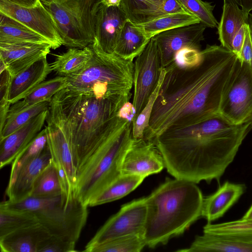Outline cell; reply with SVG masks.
I'll return each mask as SVG.
<instances>
[{
  "instance_id": "6da1fadb",
  "label": "cell",
  "mask_w": 252,
  "mask_h": 252,
  "mask_svg": "<svg viewBox=\"0 0 252 252\" xmlns=\"http://www.w3.org/2000/svg\"><path fill=\"white\" fill-rule=\"evenodd\" d=\"M201 55L193 67L179 68L172 63L165 68L144 139L153 141L169 128L196 124L219 113L238 57L221 45H207Z\"/></svg>"
},
{
  "instance_id": "7a4b0ae2",
  "label": "cell",
  "mask_w": 252,
  "mask_h": 252,
  "mask_svg": "<svg viewBox=\"0 0 252 252\" xmlns=\"http://www.w3.org/2000/svg\"><path fill=\"white\" fill-rule=\"evenodd\" d=\"M252 129V120L231 123L220 113L187 126L171 127L153 142L168 172L196 184L221 178Z\"/></svg>"
},
{
  "instance_id": "3957f363",
  "label": "cell",
  "mask_w": 252,
  "mask_h": 252,
  "mask_svg": "<svg viewBox=\"0 0 252 252\" xmlns=\"http://www.w3.org/2000/svg\"><path fill=\"white\" fill-rule=\"evenodd\" d=\"M146 198L147 215L143 237L149 248L167 244L201 217L204 197L194 182L167 179Z\"/></svg>"
},
{
  "instance_id": "277c9868",
  "label": "cell",
  "mask_w": 252,
  "mask_h": 252,
  "mask_svg": "<svg viewBox=\"0 0 252 252\" xmlns=\"http://www.w3.org/2000/svg\"><path fill=\"white\" fill-rule=\"evenodd\" d=\"M69 126L77 172L115 127L123 105L110 99L64 88L58 92Z\"/></svg>"
},
{
  "instance_id": "5b68a950",
  "label": "cell",
  "mask_w": 252,
  "mask_h": 252,
  "mask_svg": "<svg viewBox=\"0 0 252 252\" xmlns=\"http://www.w3.org/2000/svg\"><path fill=\"white\" fill-rule=\"evenodd\" d=\"M90 46L93 51L92 59L84 69L67 77L66 88L122 105L129 101L133 85V61L105 52L95 41Z\"/></svg>"
},
{
  "instance_id": "8992f818",
  "label": "cell",
  "mask_w": 252,
  "mask_h": 252,
  "mask_svg": "<svg viewBox=\"0 0 252 252\" xmlns=\"http://www.w3.org/2000/svg\"><path fill=\"white\" fill-rule=\"evenodd\" d=\"M133 140L132 123L118 117L113 131L78 170L76 197L88 206L119 177L123 158Z\"/></svg>"
},
{
  "instance_id": "52a82bcc",
  "label": "cell",
  "mask_w": 252,
  "mask_h": 252,
  "mask_svg": "<svg viewBox=\"0 0 252 252\" xmlns=\"http://www.w3.org/2000/svg\"><path fill=\"white\" fill-rule=\"evenodd\" d=\"M48 145L60 180L62 197L66 204L75 197L77 163L71 134L58 93L50 101L46 120Z\"/></svg>"
},
{
  "instance_id": "ba28073f",
  "label": "cell",
  "mask_w": 252,
  "mask_h": 252,
  "mask_svg": "<svg viewBox=\"0 0 252 252\" xmlns=\"http://www.w3.org/2000/svg\"><path fill=\"white\" fill-rule=\"evenodd\" d=\"M56 24L63 45L83 48L92 44L96 17L104 0H40Z\"/></svg>"
},
{
  "instance_id": "9c48e42d",
  "label": "cell",
  "mask_w": 252,
  "mask_h": 252,
  "mask_svg": "<svg viewBox=\"0 0 252 252\" xmlns=\"http://www.w3.org/2000/svg\"><path fill=\"white\" fill-rule=\"evenodd\" d=\"M219 113L235 124L252 120V66L238 58L224 89Z\"/></svg>"
},
{
  "instance_id": "30bf717a",
  "label": "cell",
  "mask_w": 252,
  "mask_h": 252,
  "mask_svg": "<svg viewBox=\"0 0 252 252\" xmlns=\"http://www.w3.org/2000/svg\"><path fill=\"white\" fill-rule=\"evenodd\" d=\"M147 215L146 197L123 205L96 232L85 249L121 237L131 235L143 236Z\"/></svg>"
},
{
  "instance_id": "8fae6325",
  "label": "cell",
  "mask_w": 252,
  "mask_h": 252,
  "mask_svg": "<svg viewBox=\"0 0 252 252\" xmlns=\"http://www.w3.org/2000/svg\"><path fill=\"white\" fill-rule=\"evenodd\" d=\"M88 206L75 197L67 205L35 214L49 234L76 244L88 216Z\"/></svg>"
},
{
  "instance_id": "7c38bea8",
  "label": "cell",
  "mask_w": 252,
  "mask_h": 252,
  "mask_svg": "<svg viewBox=\"0 0 252 252\" xmlns=\"http://www.w3.org/2000/svg\"><path fill=\"white\" fill-rule=\"evenodd\" d=\"M159 52L152 37L134 63L132 104L137 116L156 89L162 70Z\"/></svg>"
},
{
  "instance_id": "4fadbf2b",
  "label": "cell",
  "mask_w": 252,
  "mask_h": 252,
  "mask_svg": "<svg viewBox=\"0 0 252 252\" xmlns=\"http://www.w3.org/2000/svg\"><path fill=\"white\" fill-rule=\"evenodd\" d=\"M0 12L23 24L47 39L52 49L63 45L55 22L40 2L33 7H25L0 0Z\"/></svg>"
},
{
  "instance_id": "5bb4252c",
  "label": "cell",
  "mask_w": 252,
  "mask_h": 252,
  "mask_svg": "<svg viewBox=\"0 0 252 252\" xmlns=\"http://www.w3.org/2000/svg\"><path fill=\"white\" fill-rule=\"evenodd\" d=\"M206 28L200 22L165 31L153 37L159 52L162 68L171 64L176 53L182 48L189 47L200 50Z\"/></svg>"
},
{
  "instance_id": "9a60e30c",
  "label": "cell",
  "mask_w": 252,
  "mask_h": 252,
  "mask_svg": "<svg viewBox=\"0 0 252 252\" xmlns=\"http://www.w3.org/2000/svg\"><path fill=\"white\" fill-rule=\"evenodd\" d=\"M164 167L162 155L153 142L133 138L123 158L121 174L147 177L160 172Z\"/></svg>"
},
{
  "instance_id": "2e32d148",
  "label": "cell",
  "mask_w": 252,
  "mask_h": 252,
  "mask_svg": "<svg viewBox=\"0 0 252 252\" xmlns=\"http://www.w3.org/2000/svg\"><path fill=\"white\" fill-rule=\"evenodd\" d=\"M51 49V45L47 43H0V60L13 77L36 62L47 58Z\"/></svg>"
},
{
  "instance_id": "e0dca14e",
  "label": "cell",
  "mask_w": 252,
  "mask_h": 252,
  "mask_svg": "<svg viewBox=\"0 0 252 252\" xmlns=\"http://www.w3.org/2000/svg\"><path fill=\"white\" fill-rule=\"evenodd\" d=\"M184 252H252V233H211L196 236Z\"/></svg>"
},
{
  "instance_id": "ac0fdd59",
  "label": "cell",
  "mask_w": 252,
  "mask_h": 252,
  "mask_svg": "<svg viewBox=\"0 0 252 252\" xmlns=\"http://www.w3.org/2000/svg\"><path fill=\"white\" fill-rule=\"evenodd\" d=\"M127 18L119 6H107L102 3L98 10L95 26V41L107 53H113Z\"/></svg>"
},
{
  "instance_id": "d6986e66",
  "label": "cell",
  "mask_w": 252,
  "mask_h": 252,
  "mask_svg": "<svg viewBox=\"0 0 252 252\" xmlns=\"http://www.w3.org/2000/svg\"><path fill=\"white\" fill-rule=\"evenodd\" d=\"M46 110L20 128L0 140V168L12 163L16 157L42 129L48 114Z\"/></svg>"
},
{
  "instance_id": "ffe728a7",
  "label": "cell",
  "mask_w": 252,
  "mask_h": 252,
  "mask_svg": "<svg viewBox=\"0 0 252 252\" xmlns=\"http://www.w3.org/2000/svg\"><path fill=\"white\" fill-rule=\"evenodd\" d=\"M51 160L47 144L38 157L23 166L15 177L9 181L5 190L8 200L18 201L30 196L36 180Z\"/></svg>"
},
{
  "instance_id": "44dd1931",
  "label": "cell",
  "mask_w": 252,
  "mask_h": 252,
  "mask_svg": "<svg viewBox=\"0 0 252 252\" xmlns=\"http://www.w3.org/2000/svg\"><path fill=\"white\" fill-rule=\"evenodd\" d=\"M52 70L47 58L40 60L11 77L8 100L13 104L23 99L45 81Z\"/></svg>"
},
{
  "instance_id": "7402d4cb",
  "label": "cell",
  "mask_w": 252,
  "mask_h": 252,
  "mask_svg": "<svg viewBox=\"0 0 252 252\" xmlns=\"http://www.w3.org/2000/svg\"><path fill=\"white\" fill-rule=\"evenodd\" d=\"M245 186L225 182L213 194L204 197L201 217L211 222L221 217L244 193Z\"/></svg>"
},
{
  "instance_id": "603a6c76",
  "label": "cell",
  "mask_w": 252,
  "mask_h": 252,
  "mask_svg": "<svg viewBox=\"0 0 252 252\" xmlns=\"http://www.w3.org/2000/svg\"><path fill=\"white\" fill-rule=\"evenodd\" d=\"M50 234L40 223L26 227L0 238L1 252H38Z\"/></svg>"
},
{
  "instance_id": "cb8c5ba5",
  "label": "cell",
  "mask_w": 252,
  "mask_h": 252,
  "mask_svg": "<svg viewBox=\"0 0 252 252\" xmlns=\"http://www.w3.org/2000/svg\"><path fill=\"white\" fill-rule=\"evenodd\" d=\"M247 15L239 5L232 2H223L221 19L218 26L219 40L221 45L232 51L234 36L241 27L248 23Z\"/></svg>"
},
{
  "instance_id": "d4e9b609",
  "label": "cell",
  "mask_w": 252,
  "mask_h": 252,
  "mask_svg": "<svg viewBox=\"0 0 252 252\" xmlns=\"http://www.w3.org/2000/svg\"><path fill=\"white\" fill-rule=\"evenodd\" d=\"M150 39L127 19L120 34L114 53L125 60L133 61L142 53Z\"/></svg>"
},
{
  "instance_id": "484cf974",
  "label": "cell",
  "mask_w": 252,
  "mask_h": 252,
  "mask_svg": "<svg viewBox=\"0 0 252 252\" xmlns=\"http://www.w3.org/2000/svg\"><path fill=\"white\" fill-rule=\"evenodd\" d=\"M93 56L90 45L83 48H70L66 52L56 55L50 66L58 76L67 77L84 69Z\"/></svg>"
},
{
  "instance_id": "4316f807",
  "label": "cell",
  "mask_w": 252,
  "mask_h": 252,
  "mask_svg": "<svg viewBox=\"0 0 252 252\" xmlns=\"http://www.w3.org/2000/svg\"><path fill=\"white\" fill-rule=\"evenodd\" d=\"M67 85V77L65 76H58L45 80L23 99L11 104L8 114L17 112L45 101H51L57 93L66 88Z\"/></svg>"
},
{
  "instance_id": "83f0119b",
  "label": "cell",
  "mask_w": 252,
  "mask_h": 252,
  "mask_svg": "<svg viewBox=\"0 0 252 252\" xmlns=\"http://www.w3.org/2000/svg\"><path fill=\"white\" fill-rule=\"evenodd\" d=\"M146 177L134 174H121L88 203L94 207L118 200L134 190Z\"/></svg>"
},
{
  "instance_id": "f1b7e54d",
  "label": "cell",
  "mask_w": 252,
  "mask_h": 252,
  "mask_svg": "<svg viewBox=\"0 0 252 252\" xmlns=\"http://www.w3.org/2000/svg\"><path fill=\"white\" fill-rule=\"evenodd\" d=\"M0 43L31 42L51 45L45 37L23 24L0 12Z\"/></svg>"
},
{
  "instance_id": "f546056e",
  "label": "cell",
  "mask_w": 252,
  "mask_h": 252,
  "mask_svg": "<svg viewBox=\"0 0 252 252\" xmlns=\"http://www.w3.org/2000/svg\"><path fill=\"white\" fill-rule=\"evenodd\" d=\"M200 23L198 18L187 12L165 15L152 21L135 24L149 38L156 34L177 27Z\"/></svg>"
},
{
  "instance_id": "4dcf8cb0",
  "label": "cell",
  "mask_w": 252,
  "mask_h": 252,
  "mask_svg": "<svg viewBox=\"0 0 252 252\" xmlns=\"http://www.w3.org/2000/svg\"><path fill=\"white\" fill-rule=\"evenodd\" d=\"M162 0H122L120 7L134 24L144 23L163 16Z\"/></svg>"
},
{
  "instance_id": "1f68e13d",
  "label": "cell",
  "mask_w": 252,
  "mask_h": 252,
  "mask_svg": "<svg viewBox=\"0 0 252 252\" xmlns=\"http://www.w3.org/2000/svg\"><path fill=\"white\" fill-rule=\"evenodd\" d=\"M37 223L33 213L0 206V238Z\"/></svg>"
},
{
  "instance_id": "d6a6232c",
  "label": "cell",
  "mask_w": 252,
  "mask_h": 252,
  "mask_svg": "<svg viewBox=\"0 0 252 252\" xmlns=\"http://www.w3.org/2000/svg\"><path fill=\"white\" fill-rule=\"evenodd\" d=\"M59 206H65L62 195L53 197L30 196L18 201L7 200L2 202L0 205L4 208L30 212L34 215Z\"/></svg>"
},
{
  "instance_id": "836d02e7",
  "label": "cell",
  "mask_w": 252,
  "mask_h": 252,
  "mask_svg": "<svg viewBox=\"0 0 252 252\" xmlns=\"http://www.w3.org/2000/svg\"><path fill=\"white\" fill-rule=\"evenodd\" d=\"M60 195H62L61 182L57 168L51 160L36 180L31 196L53 197Z\"/></svg>"
},
{
  "instance_id": "e575fe53",
  "label": "cell",
  "mask_w": 252,
  "mask_h": 252,
  "mask_svg": "<svg viewBox=\"0 0 252 252\" xmlns=\"http://www.w3.org/2000/svg\"><path fill=\"white\" fill-rule=\"evenodd\" d=\"M146 246L143 236L131 235L117 238L85 249L86 252H139Z\"/></svg>"
},
{
  "instance_id": "d590c367",
  "label": "cell",
  "mask_w": 252,
  "mask_h": 252,
  "mask_svg": "<svg viewBox=\"0 0 252 252\" xmlns=\"http://www.w3.org/2000/svg\"><path fill=\"white\" fill-rule=\"evenodd\" d=\"M50 101H45L17 112L8 114L3 128L0 130V140L7 137L34 117L48 109Z\"/></svg>"
},
{
  "instance_id": "8d00e7d4",
  "label": "cell",
  "mask_w": 252,
  "mask_h": 252,
  "mask_svg": "<svg viewBox=\"0 0 252 252\" xmlns=\"http://www.w3.org/2000/svg\"><path fill=\"white\" fill-rule=\"evenodd\" d=\"M48 144L46 128L42 129L12 163L9 181L12 180L25 164L38 157Z\"/></svg>"
},
{
  "instance_id": "74e56055",
  "label": "cell",
  "mask_w": 252,
  "mask_h": 252,
  "mask_svg": "<svg viewBox=\"0 0 252 252\" xmlns=\"http://www.w3.org/2000/svg\"><path fill=\"white\" fill-rule=\"evenodd\" d=\"M185 11L196 16L207 28H218L219 23L213 14L215 5L202 0H177Z\"/></svg>"
},
{
  "instance_id": "f35d334b",
  "label": "cell",
  "mask_w": 252,
  "mask_h": 252,
  "mask_svg": "<svg viewBox=\"0 0 252 252\" xmlns=\"http://www.w3.org/2000/svg\"><path fill=\"white\" fill-rule=\"evenodd\" d=\"M166 73L165 68L161 71L158 83L151 94L149 100L140 113L136 116L132 123V136L135 139L143 138L145 130L149 126L154 103L157 98L161 84Z\"/></svg>"
},
{
  "instance_id": "ab89813d",
  "label": "cell",
  "mask_w": 252,
  "mask_h": 252,
  "mask_svg": "<svg viewBox=\"0 0 252 252\" xmlns=\"http://www.w3.org/2000/svg\"><path fill=\"white\" fill-rule=\"evenodd\" d=\"M203 232L211 233H252V217L217 224L208 222Z\"/></svg>"
},
{
  "instance_id": "60d3db41",
  "label": "cell",
  "mask_w": 252,
  "mask_h": 252,
  "mask_svg": "<svg viewBox=\"0 0 252 252\" xmlns=\"http://www.w3.org/2000/svg\"><path fill=\"white\" fill-rule=\"evenodd\" d=\"M0 61V127L2 128L11 105L8 100L11 75L5 64Z\"/></svg>"
},
{
  "instance_id": "b9f144b4",
  "label": "cell",
  "mask_w": 252,
  "mask_h": 252,
  "mask_svg": "<svg viewBox=\"0 0 252 252\" xmlns=\"http://www.w3.org/2000/svg\"><path fill=\"white\" fill-rule=\"evenodd\" d=\"M201 58V50L185 47L176 53L173 63L179 68H189L197 64Z\"/></svg>"
},
{
  "instance_id": "7bdbcfd3",
  "label": "cell",
  "mask_w": 252,
  "mask_h": 252,
  "mask_svg": "<svg viewBox=\"0 0 252 252\" xmlns=\"http://www.w3.org/2000/svg\"><path fill=\"white\" fill-rule=\"evenodd\" d=\"M76 244L66 241L58 237L50 235L40 244L38 252H76Z\"/></svg>"
},
{
  "instance_id": "ee69618b",
  "label": "cell",
  "mask_w": 252,
  "mask_h": 252,
  "mask_svg": "<svg viewBox=\"0 0 252 252\" xmlns=\"http://www.w3.org/2000/svg\"><path fill=\"white\" fill-rule=\"evenodd\" d=\"M245 36L239 57V59L249 63L252 66V40L250 28L246 23Z\"/></svg>"
},
{
  "instance_id": "f6af8a7d",
  "label": "cell",
  "mask_w": 252,
  "mask_h": 252,
  "mask_svg": "<svg viewBox=\"0 0 252 252\" xmlns=\"http://www.w3.org/2000/svg\"><path fill=\"white\" fill-rule=\"evenodd\" d=\"M160 9L164 15L186 12L177 0H162Z\"/></svg>"
},
{
  "instance_id": "bcb514c9",
  "label": "cell",
  "mask_w": 252,
  "mask_h": 252,
  "mask_svg": "<svg viewBox=\"0 0 252 252\" xmlns=\"http://www.w3.org/2000/svg\"><path fill=\"white\" fill-rule=\"evenodd\" d=\"M117 116L122 119L133 123L136 116V110L129 101L126 102L118 111Z\"/></svg>"
},
{
  "instance_id": "7dc6e473",
  "label": "cell",
  "mask_w": 252,
  "mask_h": 252,
  "mask_svg": "<svg viewBox=\"0 0 252 252\" xmlns=\"http://www.w3.org/2000/svg\"><path fill=\"white\" fill-rule=\"evenodd\" d=\"M245 24L243 25L233 37L232 47V51L239 57L245 36Z\"/></svg>"
},
{
  "instance_id": "c3c4849f",
  "label": "cell",
  "mask_w": 252,
  "mask_h": 252,
  "mask_svg": "<svg viewBox=\"0 0 252 252\" xmlns=\"http://www.w3.org/2000/svg\"><path fill=\"white\" fill-rule=\"evenodd\" d=\"M5 1L25 7H33L36 6L40 0H2Z\"/></svg>"
},
{
  "instance_id": "681fc988",
  "label": "cell",
  "mask_w": 252,
  "mask_h": 252,
  "mask_svg": "<svg viewBox=\"0 0 252 252\" xmlns=\"http://www.w3.org/2000/svg\"><path fill=\"white\" fill-rule=\"evenodd\" d=\"M241 9L249 15L252 11V0H240Z\"/></svg>"
},
{
  "instance_id": "f907efd6",
  "label": "cell",
  "mask_w": 252,
  "mask_h": 252,
  "mask_svg": "<svg viewBox=\"0 0 252 252\" xmlns=\"http://www.w3.org/2000/svg\"><path fill=\"white\" fill-rule=\"evenodd\" d=\"M122 0H104L102 2L107 6H120Z\"/></svg>"
},
{
  "instance_id": "816d5d0a",
  "label": "cell",
  "mask_w": 252,
  "mask_h": 252,
  "mask_svg": "<svg viewBox=\"0 0 252 252\" xmlns=\"http://www.w3.org/2000/svg\"><path fill=\"white\" fill-rule=\"evenodd\" d=\"M248 24L250 28L252 40V13H250L249 14Z\"/></svg>"
},
{
  "instance_id": "f5cc1de1",
  "label": "cell",
  "mask_w": 252,
  "mask_h": 252,
  "mask_svg": "<svg viewBox=\"0 0 252 252\" xmlns=\"http://www.w3.org/2000/svg\"><path fill=\"white\" fill-rule=\"evenodd\" d=\"M252 217V205L249 208V209L246 212L245 214L242 217L244 219H248Z\"/></svg>"
},
{
  "instance_id": "db71d44e",
  "label": "cell",
  "mask_w": 252,
  "mask_h": 252,
  "mask_svg": "<svg viewBox=\"0 0 252 252\" xmlns=\"http://www.w3.org/2000/svg\"><path fill=\"white\" fill-rule=\"evenodd\" d=\"M223 2H232L240 5V0H223Z\"/></svg>"
}]
</instances>
